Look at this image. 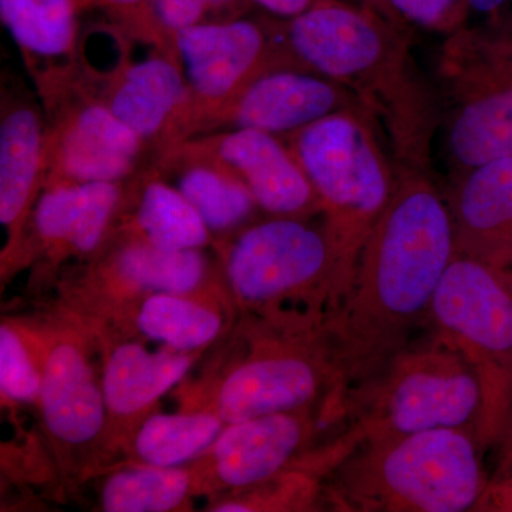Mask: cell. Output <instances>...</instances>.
Returning <instances> with one entry per match:
<instances>
[{"label":"cell","instance_id":"16","mask_svg":"<svg viewBox=\"0 0 512 512\" xmlns=\"http://www.w3.org/2000/svg\"><path fill=\"white\" fill-rule=\"evenodd\" d=\"M45 109L18 84H2L0 107V222L6 231L2 268L22 259L33 208L46 184Z\"/></svg>","mask_w":512,"mask_h":512},{"label":"cell","instance_id":"11","mask_svg":"<svg viewBox=\"0 0 512 512\" xmlns=\"http://www.w3.org/2000/svg\"><path fill=\"white\" fill-rule=\"evenodd\" d=\"M349 109L363 110L355 94L342 84L303 70H269L224 103L175 117L157 150L237 128L286 136L329 114Z\"/></svg>","mask_w":512,"mask_h":512},{"label":"cell","instance_id":"17","mask_svg":"<svg viewBox=\"0 0 512 512\" xmlns=\"http://www.w3.org/2000/svg\"><path fill=\"white\" fill-rule=\"evenodd\" d=\"M127 181L46 185L30 217L22 258L37 251L50 261L93 259L119 222Z\"/></svg>","mask_w":512,"mask_h":512},{"label":"cell","instance_id":"28","mask_svg":"<svg viewBox=\"0 0 512 512\" xmlns=\"http://www.w3.org/2000/svg\"><path fill=\"white\" fill-rule=\"evenodd\" d=\"M252 0H148L138 42L174 52L173 36L205 23L244 18Z\"/></svg>","mask_w":512,"mask_h":512},{"label":"cell","instance_id":"25","mask_svg":"<svg viewBox=\"0 0 512 512\" xmlns=\"http://www.w3.org/2000/svg\"><path fill=\"white\" fill-rule=\"evenodd\" d=\"M153 165L174 175L175 187L201 215L214 242L247 227L259 208L248 188L220 165L168 153L154 156Z\"/></svg>","mask_w":512,"mask_h":512},{"label":"cell","instance_id":"29","mask_svg":"<svg viewBox=\"0 0 512 512\" xmlns=\"http://www.w3.org/2000/svg\"><path fill=\"white\" fill-rule=\"evenodd\" d=\"M45 338L25 326L3 320L0 326V386L15 403L39 402Z\"/></svg>","mask_w":512,"mask_h":512},{"label":"cell","instance_id":"5","mask_svg":"<svg viewBox=\"0 0 512 512\" xmlns=\"http://www.w3.org/2000/svg\"><path fill=\"white\" fill-rule=\"evenodd\" d=\"M429 323L480 382L478 447L483 453L498 447L512 416V269L456 252L434 293Z\"/></svg>","mask_w":512,"mask_h":512},{"label":"cell","instance_id":"2","mask_svg":"<svg viewBox=\"0 0 512 512\" xmlns=\"http://www.w3.org/2000/svg\"><path fill=\"white\" fill-rule=\"evenodd\" d=\"M266 20L288 69L342 84L382 128L403 168L423 170L433 99L397 20L343 0H319L293 18Z\"/></svg>","mask_w":512,"mask_h":512},{"label":"cell","instance_id":"33","mask_svg":"<svg viewBox=\"0 0 512 512\" xmlns=\"http://www.w3.org/2000/svg\"><path fill=\"white\" fill-rule=\"evenodd\" d=\"M319 0H252L254 6L264 10L266 15L289 19L312 8Z\"/></svg>","mask_w":512,"mask_h":512},{"label":"cell","instance_id":"21","mask_svg":"<svg viewBox=\"0 0 512 512\" xmlns=\"http://www.w3.org/2000/svg\"><path fill=\"white\" fill-rule=\"evenodd\" d=\"M450 211L458 254L512 269V157L468 171Z\"/></svg>","mask_w":512,"mask_h":512},{"label":"cell","instance_id":"31","mask_svg":"<svg viewBox=\"0 0 512 512\" xmlns=\"http://www.w3.org/2000/svg\"><path fill=\"white\" fill-rule=\"evenodd\" d=\"M84 10H103L111 22L124 29L128 36L137 39L143 25L148 0H82Z\"/></svg>","mask_w":512,"mask_h":512},{"label":"cell","instance_id":"14","mask_svg":"<svg viewBox=\"0 0 512 512\" xmlns=\"http://www.w3.org/2000/svg\"><path fill=\"white\" fill-rule=\"evenodd\" d=\"M163 153L220 165L248 188L259 210L272 217L322 214L311 181L285 141L275 134L251 128L217 131L171 144L154 156Z\"/></svg>","mask_w":512,"mask_h":512},{"label":"cell","instance_id":"26","mask_svg":"<svg viewBox=\"0 0 512 512\" xmlns=\"http://www.w3.org/2000/svg\"><path fill=\"white\" fill-rule=\"evenodd\" d=\"M225 421L210 407L175 414H148L128 434L123 448L133 463L184 467L215 443Z\"/></svg>","mask_w":512,"mask_h":512},{"label":"cell","instance_id":"34","mask_svg":"<svg viewBox=\"0 0 512 512\" xmlns=\"http://www.w3.org/2000/svg\"><path fill=\"white\" fill-rule=\"evenodd\" d=\"M497 468L491 476L490 481L500 480L512 473V416L505 430L503 440L498 444ZM488 481V483H490Z\"/></svg>","mask_w":512,"mask_h":512},{"label":"cell","instance_id":"12","mask_svg":"<svg viewBox=\"0 0 512 512\" xmlns=\"http://www.w3.org/2000/svg\"><path fill=\"white\" fill-rule=\"evenodd\" d=\"M89 336L74 326L43 333L45 357L37 402L62 463L86 470L96 466L94 458L113 450L103 383Z\"/></svg>","mask_w":512,"mask_h":512},{"label":"cell","instance_id":"9","mask_svg":"<svg viewBox=\"0 0 512 512\" xmlns=\"http://www.w3.org/2000/svg\"><path fill=\"white\" fill-rule=\"evenodd\" d=\"M47 119L46 185L121 183L151 147L121 123L76 72V64L33 76Z\"/></svg>","mask_w":512,"mask_h":512},{"label":"cell","instance_id":"23","mask_svg":"<svg viewBox=\"0 0 512 512\" xmlns=\"http://www.w3.org/2000/svg\"><path fill=\"white\" fill-rule=\"evenodd\" d=\"M120 231L164 251L204 249L214 245L201 215L175 185L151 165L128 180Z\"/></svg>","mask_w":512,"mask_h":512},{"label":"cell","instance_id":"30","mask_svg":"<svg viewBox=\"0 0 512 512\" xmlns=\"http://www.w3.org/2000/svg\"><path fill=\"white\" fill-rule=\"evenodd\" d=\"M394 20H407L420 28L451 32L470 9L467 0H383Z\"/></svg>","mask_w":512,"mask_h":512},{"label":"cell","instance_id":"20","mask_svg":"<svg viewBox=\"0 0 512 512\" xmlns=\"http://www.w3.org/2000/svg\"><path fill=\"white\" fill-rule=\"evenodd\" d=\"M187 92L175 52L158 49L146 59L128 60L92 93L154 151Z\"/></svg>","mask_w":512,"mask_h":512},{"label":"cell","instance_id":"4","mask_svg":"<svg viewBox=\"0 0 512 512\" xmlns=\"http://www.w3.org/2000/svg\"><path fill=\"white\" fill-rule=\"evenodd\" d=\"M232 299L264 318L311 316L335 311L352 274L325 224L308 218L274 217L214 242Z\"/></svg>","mask_w":512,"mask_h":512},{"label":"cell","instance_id":"27","mask_svg":"<svg viewBox=\"0 0 512 512\" xmlns=\"http://www.w3.org/2000/svg\"><path fill=\"white\" fill-rule=\"evenodd\" d=\"M198 494L191 467L131 463L114 468L100 485V510L106 512L187 511Z\"/></svg>","mask_w":512,"mask_h":512},{"label":"cell","instance_id":"3","mask_svg":"<svg viewBox=\"0 0 512 512\" xmlns=\"http://www.w3.org/2000/svg\"><path fill=\"white\" fill-rule=\"evenodd\" d=\"M483 454L464 429L363 441L333 471L325 498L345 512L474 511L490 481Z\"/></svg>","mask_w":512,"mask_h":512},{"label":"cell","instance_id":"6","mask_svg":"<svg viewBox=\"0 0 512 512\" xmlns=\"http://www.w3.org/2000/svg\"><path fill=\"white\" fill-rule=\"evenodd\" d=\"M284 137L315 188L326 231L353 275L360 251L397 181L376 130L365 111L349 109Z\"/></svg>","mask_w":512,"mask_h":512},{"label":"cell","instance_id":"8","mask_svg":"<svg viewBox=\"0 0 512 512\" xmlns=\"http://www.w3.org/2000/svg\"><path fill=\"white\" fill-rule=\"evenodd\" d=\"M352 423L365 441L420 431L464 429L477 434L481 386L464 356L431 335L410 343L372 382L350 393Z\"/></svg>","mask_w":512,"mask_h":512},{"label":"cell","instance_id":"10","mask_svg":"<svg viewBox=\"0 0 512 512\" xmlns=\"http://www.w3.org/2000/svg\"><path fill=\"white\" fill-rule=\"evenodd\" d=\"M345 423H352L348 390L301 409L227 424L190 466L198 494H235L258 487L319 447L323 434Z\"/></svg>","mask_w":512,"mask_h":512},{"label":"cell","instance_id":"7","mask_svg":"<svg viewBox=\"0 0 512 512\" xmlns=\"http://www.w3.org/2000/svg\"><path fill=\"white\" fill-rule=\"evenodd\" d=\"M249 325L248 352L225 370L208 406L225 424L301 409L339 390L349 392L330 348L326 320L251 315Z\"/></svg>","mask_w":512,"mask_h":512},{"label":"cell","instance_id":"36","mask_svg":"<svg viewBox=\"0 0 512 512\" xmlns=\"http://www.w3.org/2000/svg\"><path fill=\"white\" fill-rule=\"evenodd\" d=\"M363 3H366V5L372 6V8H375V9L379 10V12H382L383 15H386V16H389V18H392V16L389 15V12H387L386 5H384L383 0H363Z\"/></svg>","mask_w":512,"mask_h":512},{"label":"cell","instance_id":"18","mask_svg":"<svg viewBox=\"0 0 512 512\" xmlns=\"http://www.w3.org/2000/svg\"><path fill=\"white\" fill-rule=\"evenodd\" d=\"M200 356L168 348L150 352L136 339L104 342L101 383L113 448L123 447L128 434L153 413L154 404L184 379Z\"/></svg>","mask_w":512,"mask_h":512},{"label":"cell","instance_id":"19","mask_svg":"<svg viewBox=\"0 0 512 512\" xmlns=\"http://www.w3.org/2000/svg\"><path fill=\"white\" fill-rule=\"evenodd\" d=\"M92 261L90 282L113 306L148 293H194L211 286L210 259L202 249L164 251L117 228Z\"/></svg>","mask_w":512,"mask_h":512},{"label":"cell","instance_id":"35","mask_svg":"<svg viewBox=\"0 0 512 512\" xmlns=\"http://www.w3.org/2000/svg\"><path fill=\"white\" fill-rule=\"evenodd\" d=\"M508 0H467L471 10H476L483 15H495Z\"/></svg>","mask_w":512,"mask_h":512},{"label":"cell","instance_id":"1","mask_svg":"<svg viewBox=\"0 0 512 512\" xmlns=\"http://www.w3.org/2000/svg\"><path fill=\"white\" fill-rule=\"evenodd\" d=\"M454 255L450 205L421 170L403 168L326 323L350 393L376 379L412 343L414 330L429 322L434 293Z\"/></svg>","mask_w":512,"mask_h":512},{"label":"cell","instance_id":"13","mask_svg":"<svg viewBox=\"0 0 512 512\" xmlns=\"http://www.w3.org/2000/svg\"><path fill=\"white\" fill-rule=\"evenodd\" d=\"M173 45L188 89L174 119L224 103L261 74L285 69L266 16L192 26L175 33Z\"/></svg>","mask_w":512,"mask_h":512},{"label":"cell","instance_id":"15","mask_svg":"<svg viewBox=\"0 0 512 512\" xmlns=\"http://www.w3.org/2000/svg\"><path fill=\"white\" fill-rule=\"evenodd\" d=\"M458 76L461 104L450 128L448 151L467 171L512 157V39L477 45Z\"/></svg>","mask_w":512,"mask_h":512},{"label":"cell","instance_id":"22","mask_svg":"<svg viewBox=\"0 0 512 512\" xmlns=\"http://www.w3.org/2000/svg\"><path fill=\"white\" fill-rule=\"evenodd\" d=\"M202 289L194 293H148L111 308L143 338L178 352H201L229 325V302Z\"/></svg>","mask_w":512,"mask_h":512},{"label":"cell","instance_id":"32","mask_svg":"<svg viewBox=\"0 0 512 512\" xmlns=\"http://www.w3.org/2000/svg\"><path fill=\"white\" fill-rule=\"evenodd\" d=\"M474 511L512 512V473L490 481Z\"/></svg>","mask_w":512,"mask_h":512},{"label":"cell","instance_id":"24","mask_svg":"<svg viewBox=\"0 0 512 512\" xmlns=\"http://www.w3.org/2000/svg\"><path fill=\"white\" fill-rule=\"evenodd\" d=\"M82 0H0V18L32 76L73 66L80 39Z\"/></svg>","mask_w":512,"mask_h":512}]
</instances>
